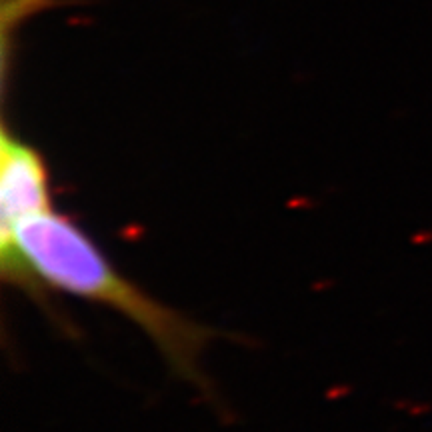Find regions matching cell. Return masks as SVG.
I'll return each mask as SVG.
<instances>
[{
    "label": "cell",
    "mask_w": 432,
    "mask_h": 432,
    "mask_svg": "<svg viewBox=\"0 0 432 432\" xmlns=\"http://www.w3.org/2000/svg\"><path fill=\"white\" fill-rule=\"evenodd\" d=\"M2 278L46 306V288L114 309L134 322L178 377L209 392L200 356L214 338L212 328L153 299L109 262L77 222L52 209L24 218L0 236Z\"/></svg>",
    "instance_id": "1"
},
{
    "label": "cell",
    "mask_w": 432,
    "mask_h": 432,
    "mask_svg": "<svg viewBox=\"0 0 432 432\" xmlns=\"http://www.w3.org/2000/svg\"><path fill=\"white\" fill-rule=\"evenodd\" d=\"M50 172L38 148L2 126L0 140V236L18 222L50 211Z\"/></svg>",
    "instance_id": "2"
}]
</instances>
